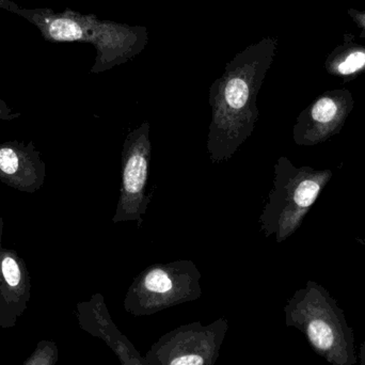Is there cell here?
Here are the masks:
<instances>
[{
  "instance_id": "5b68a950",
  "label": "cell",
  "mask_w": 365,
  "mask_h": 365,
  "mask_svg": "<svg viewBox=\"0 0 365 365\" xmlns=\"http://www.w3.org/2000/svg\"><path fill=\"white\" fill-rule=\"evenodd\" d=\"M200 278L197 266L189 259L155 264L135 279L128 300L135 304H162L192 299L199 296Z\"/></svg>"
},
{
  "instance_id": "277c9868",
  "label": "cell",
  "mask_w": 365,
  "mask_h": 365,
  "mask_svg": "<svg viewBox=\"0 0 365 365\" xmlns=\"http://www.w3.org/2000/svg\"><path fill=\"white\" fill-rule=\"evenodd\" d=\"M150 130V122H143L130 130L124 140L120 197L113 218L115 223L136 221L138 227L143 225L151 201L147 195L152 154Z\"/></svg>"
},
{
  "instance_id": "3957f363",
  "label": "cell",
  "mask_w": 365,
  "mask_h": 365,
  "mask_svg": "<svg viewBox=\"0 0 365 365\" xmlns=\"http://www.w3.org/2000/svg\"><path fill=\"white\" fill-rule=\"evenodd\" d=\"M332 177L330 169L297 167L285 156L279 158L274 186L259 219L265 237L274 236L281 244L295 234Z\"/></svg>"
},
{
  "instance_id": "8992f818",
  "label": "cell",
  "mask_w": 365,
  "mask_h": 365,
  "mask_svg": "<svg viewBox=\"0 0 365 365\" xmlns=\"http://www.w3.org/2000/svg\"><path fill=\"white\" fill-rule=\"evenodd\" d=\"M354 108L349 90H332L313 101L298 115L293 140L299 147H314L340 134Z\"/></svg>"
},
{
  "instance_id": "6da1fadb",
  "label": "cell",
  "mask_w": 365,
  "mask_h": 365,
  "mask_svg": "<svg viewBox=\"0 0 365 365\" xmlns=\"http://www.w3.org/2000/svg\"><path fill=\"white\" fill-rule=\"evenodd\" d=\"M262 77V71L253 66H240L212 88V120L206 150L212 164L233 158L255 132L259 115L257 96Z\"/></svg>"
},
{
  "instance_id": "8fae6325",
  "label": "cell",
  "mask_w": 365,
  "mask_h": 365,
  "mask_svg": "<svg viewBox=\"0 0 365 365\" xmlns=\"http://www.w3.org/2000/svg\"><path fill=\"white\" fill-rule=\"evenodd\" d=\"M170 365H204V360L199 355H188L178 357Z\"/></svg>"
},
{
  "instance_id": "5bb4252c",
  "label": "cell",
  "mask_w": 365,
  "mask_h": 365,
  "mask_svg": "<svg viewBox=\"0 0 365 365\" xmlns=\"http://www.w3.org/2000/svg\"><path fill=\"white\" fill-rule=\"evenodd\" d=\"M357 242H359L360 245L365 246V236L364 238H357Z\"/></svg>"
},
{
  "instance_id": "30bf717a",
  "label": "cell",
  "mask_w": 365,
  "mask_h": 365,
  "mask_svg": "<svg viewBox=\"0 0 365 365\" xmlns=\"http://www.w3.org/2000/svg\"><path fill=\"white\" fill-rule=\"evenodd\" d=\"M2 257L0 266H1V274L4 276L6 284L11 287H16L21 282V272L15 257L11 253H4Z\"/></svg>"
},
{
  "instance_id": "4fadbf2b",
  "label": "cell",
  "mask_w": 365,
  "mask_h": 365,
  "mask_svg": "<svg viewBox=\"0 0 365 365\" xmlns=\"http://www.w3.org/2000/svg\"><path fill=\"white\" fill-rule=\"evenodd\" d=\"M360 365H365V340L360 349Z\"/></svg>"
},
{
  "instance_id": "ba28073f",
  "label": "cell",
  "mask_w": 365,
  "mask_h": 365,
  "mask_svg": "<svg viewBox=\"0 0 365 365\" xmlns=\"http://www.w3.org/2000/svg\"><path fill=\"white\" fill-rule=\"evenodd\" d=\"M365 70V51L355 49L330 66V72L338 76L353 77Z\"/></svg>"
},
{
  "instance_id": "9c48e42d",
  "label": "cell",
  "mask_w": 365,
  "mask_h": 365,
  "mask_svg": "<svg viewBox=\"0 0 365 365\" xmlns=\"http://www.w3.org/2000/svg\"><path fill=\"white\" fill-rule=\"evenodd\" d=\"M25 158L23 154L15 149V148L6 145V147L0 148V173L14 180L16 182V178L19 177L21 169H27L26 166ZM19 181V178H17Z\"/></svg>"
},
{
  "instance_id": "52a82bcc",
  "label": "cell",
  "mask_w": 365,
  "mask_h": 365,
  "mask_svg": "<svg viewBox=\"0 0 365 365\" xmlns=\"http://www.w3.org/2000/svg\"><path fill=\"white\" fill-rule=\"evenodd\" d=\"M0 8L27 19L48 42H86L96 40L98 36L91 17L83 16L71 10L56 13L51 8H21L13 0H0Z\"/></svg>"
},
{
  "instance_id": "7c38bea8",
  "label": "cell",
  "mask_w": 365,
  "mask_h": 365,
  "mask_svg": "<svg viewBox=\"0 0 365 365\" xmlns=\"http://www.w3.org/2000/svg\"><path fill=\"white\" fill-rule=\"evenodd\" d=\"M13 115H11L10 110H9L8 107H6V105L4 104V102H2L1 100H0V118L1 119H11Z\"/></svg>"
},
{
  "instance_id": "7a4b0ae2",
  "label": "cell",
  "mask_w": 365,
  "mask_h": 365,
  "mask_svg": "<svg viewBox=\"0 0 365 365\" xmlns=\"http://www.w3.org/2000/svg\"><path fill=\"white\" fill-rule=\"evenodd\" d=\"M287 325L304 332L313 351L330 365H355V334L344 312L329 292L309 281L287 308Z\"/></svg>"
}]
</instances>
